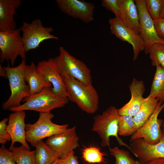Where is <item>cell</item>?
Instances as JSON below:
<instances>
[{
    "label": "cell",
    "mask_w": 164,
    "mask_h": 164,
    "mask_svg": "<svg viewBox=\"0 0 164 164\" xmlns=\"http://www.w3.org/2000/svg\"><path fill=\"white\" fill-rule=\"evenodd\" d=\"M132 116L127 115H120L118 131L119 135L127 136L132 135L137 130Z\"/></svg>",
    "instance_id": "obj_26"
},
{
    "label": "cell",
    "mask_w": 164,
    "mask_h": 164,
    "mask_svg": "<svg viewBox=\"0 0 164 164\" xmlns=\"http://www.w3.org/2000/svg\"><path fill=\"white\" fill-rule=\"evenodd\" d=\"M21 5L20 0H0V31L17 29L14 17Z\"/></svg>",
    "instance_id": "obj_18"
},
{
    "label": "cell",
    "mask_w": 164,
    "mask_h": 164,
    "mask_svg": "<svg viewBox=\"0 0 164 164\" xmlns=\"http://www.w3.org/2000/svg\"><path fill=\"white\" fill-rule=\"evenodd\" d=\"M131 98L129 101L118 109L120 115H127L134 116L140 109L144 99L143 94L145 90L142 80L134 78L129 86Z\"/></svg>",
    "instance_id": "obj_17"
},
{
    "label": "cell",
    "mask_w": 164,
    "mask_h": 164,
    "mask_svg": "<svg viewBox=\"0 0 164 164\" xmlns=\"http://www.w3.org/2000/svg\"><path fill=\"white\" fill-rule=\"evenodd\" d=\"M20 28L13 30L0 31V62L9 61L13 67L18 56L26 59Z\"/></svg>",
    "instance_id": "obj_8"
},
{
    "label": "cell",
    "mask_w": 164,
    "mask_h": 164,
    "mask_svg": "<svg viewBox=\"0 0 164 164\" xmlns=\"http://www.w3.org/2000/svg\"><path fill=\"white\" fill-rule=\"evenodd\" d=\"M76 130V127L74 126L46 139L45 142L53 150L58 159L65 157L79 146V138Z\"/></svg>",
    "instance_id": "obj_10"
},
{
    "label": "cell",
    "mask_w": 164,
    "mask_h": 164,
    "mask_svg": "<svg viewBox=\"0 0 164 164\" xmlns=\"http://www.w3.org/2000/svg\"><path fill=\"white\" fill-rule=\"evenodd\" d=\"M56 161L59 164H80L75 155L74 151L63 158L58 159Z\"/></svg>",
    "instance_id": "obj_34"
},
{
    "label": "cell",
    "mask_w": 164,
    "mask_h": 164,
    "mask_svg": "<svg viewBox=\"0 0 164 164\" xmlns=\"http://www.w3.org/2000/svg\"><path fill=\"white\" fill-rule=\"evenodd\" d=\"M138 14L140 35L145 43V53L148 54L151 46L162 40L157 36L153 20L146 9L145 0H135Z\"/></svg>",
    "instance_id": "obj_14"
},
{
    "label": "cell",
    "mask_w": 164,
    "mask_h": 164,
    "mask_svg": "<svg viewBox=\"0 0 164 164\" xmlns=\"http://www.w3.org/2000/svg\"><path fill=\"white\" fill-rule=\"evenodd\" d=\"M0 75L6 78V72L3 67H2L1 64L0 65Z\"/></svg>",
    "instance_id": "obj_36"
},
{
    "label": "cell",
    "mask_w": 164,
    "mask_h": 164,
    "mask_svg": "<svg viewBox=\"0 0 164 164\" xmlns=\"http://www.w3.org/2000/svg\"><path fill=\"white\" fill-rule=\"evenodd\" d=\"M68 101L54 93L51 87L46 88L25 98L22 101L25 102L24 103L10 111L31 110L39 113H46L53 109L63 107Z\"/></svg>",
    "instance_id": "obj_5"
},
{
    "label": "cell",
    "mask_w": 164,
    "mask_h": 164,
    "mask_svg": "<svg viewBox=\"0 0 164 164\" xmlns=\"http://www.w3.org/2000/svg\"><path fill=\"white\" fill-rule=\"evenodd\" d=\"M0 164H17L13 152L4 145L0 148Z\"/></svg>",
    "instance_id": "obj_30"
},
{
    "label": "cell",
    "mask_w": 164,
    "mask_h": 164,
    "mask_svg": "<svg viewBox=\"0 0 164 164\" xmlns=\"http://www.w3.org/2000/svg\"><path fill=\"white\" fill-rule=\"evenodd\" d=\"M56 161L54 163H53V164H59L56 161Z\"/></svg>",
    "instance_id": "obj_40"
},
{
    "label": "cell",
    "mask_w": 164,
    "mask_h": 164,
    "mask_svg": "<svg viewBox=\"0 0 164 164\" xmlns=\"http://www.w3.org/2000/svg\"><path fill=\"white\" fill-rule=\"evenodd\" d=\"M101 3L102 6L112 12L115 17H120V0H102Z\"/></svg>",
    "instance_id": "obj_31"
},
{
    "label": "cell",
    "mask_w": 164,
    "mask_h": 164,
    "mask_svg": "<svg viewBox=\"0 0 164 164\" xmlns=\"http://www.w3.org/2000/svg\"><path fill=\"white\" fill-rule=\"evenodd\" d=\"M60 10L65 14L87 23L94 20L95 6L93 3L79 0H56Z\"/></svg>",
    "instance_id": "obj_15"
},
{
    "label": "cell",
    "mask_w": 164,
    "mask_h": 164,
    "mask_svg": "<svg viewBox=\"0 0 164 164\" xmlns=\"http://www.w3.org/2000/svg\"><path fill=\"white\" fill-rule=\"evenodd\" d=\"M26 59H22L20 63L15 67H3L9 81L11 95L2 105L3 110L10 111L19 106L24 99L30 95L28 85L24 77Z\"/></svg>",
    "instance_id": "obj_3"
},
{
    "label": "cell",
    "mask_w": 164,
    "mask_h": 164,
    "mask_svg": "<svg viewBox=\"0 0 164 164\" xmlns=\"http://www.w3.org/2000/svg\"><path fill=\"white\" fill-rule=\"evenodd\" d=\"M148 54L152 66L164 67V44L160 42L155 43L151 46Z\"/></svg>",
    "instance_id": "obj_27"
},
{
    "label": "cell",
    "mask_w": 164,
    "mask_h": 164,
    "mask_svg": "<svg viewBox=\"0 0 164 164\" xmlns=\"http://www.w3.org/2000/svg\"><path fill=\"white\" fill-rule=\"evenodd\" d=\"M155 30L158 37L164 41V19L159 18L153 20Z\"/></svg>",
    "instance_id": "obj_33"
},
{
    "label": "cell",
    "mask_w": 164,
    "mask_h": 164,
    "mask_svg": "<svg viewBox=\"0 0 164 164\" xmlns=\"http://www.w3.org/2000/svg\"><path fill=\"white\" fill-rule=\"evenodd\" d=\"M61 75L69 95L68 101L75 103L87 113H95L99 108V98L92 85L87 86L65 74Z\"/></svg>",
    "instance_id": "obj_1"
},
{
    "label": "cell",
    "mask_w": 164,
    "mask_h": 164,
    "mask_svg": "<svg viewBox=\"0 0 164 164\" xmlns=\"http://www.w3.org/2000/svg\"><path fill=\"white\" fill-rule=\"evenodd\" d=\"M36 69L43 76L46 81L51 84L52 90L54 93L63 98L68 100L69 95L65 84L53 58L39 62L36 65Z\"/></svg>",
    "instance_id": "obj_11"
},
{
    "label": "cell",
    "mask_w": 164,
    "mask_h": 164,
    "mask_svg": "<svg viewBox=\"0 0 164 164\" xmlns=\"http://www.w3.org/2000/svg\"><path fill=\"white\" fill-rule=\"evenodd\" d=\"M53 59L61 74H65L87 86L92 84L91 71L83 62L71 55L63 47Z\"/></svg>",
    "instance_id": "obj_6"
},
{
    "label": "cell",
    "mask_w": 164,
    "mask_h": 164,
    "mask_svg": "<svg viewBox=\"0 0 164 164\" xmlns=\"http://www.w3.org/2000/svg\"><path fill=\"white\" fill-rule=\"evenodd\" d=\"M54 117L50 112L39 113V118L36 122L26 124V141L35 147L40 141L62 133L68 128L67 124L59 125L52 122L51 120Z\"/></svg>",
    "instance_id": "obj_4"
},
{
    "label": "cell",
    "mask_w": 164,
    "mask_h": 164,
    "mask_svg": "<svg viewBox=\"0 0 164 164\" xmlns=\"http://www.w3.org/2000/svg\"><path fill=\"white\" fill-rule=\"evenodd\" d=\"M120 115L119 110L114 106H110L94 118L92 130L99 136L102 147L110 146V137H114L121 146L126 147L131 152L129 146L118 136L119 120Z\"/></svg>",
    "instance_id": "obj_2"
},
{
    "label": "cell",
    "mask_w": 164,
    "mask_h": 164,
    "mask_svg": "<svg viewBox=\"0 0 164 164\" xmlns=\"http://www.w3.org/2000/svg\"><path fill=\"white\" fill-rule=\"evenodd\" d=\"M146 164H164V158H159L154 159Z\"/></svg>",
    "instance_id": "obj_35"
},
{
    "label": "cell",
    "mask_w": 164,
    "mask_h": 164,
    "mask_svg": "<svg viewBox=\"0 0 164 164\" xmlns=\"http://www.w3.org/2000/svg\"><path fill=\"white\" fill-rule=\"evenodd\" d=\"M160 18L164 19V4L162 8Z\"/></svg>",
    "instance_id": "obj_37"
},
{
    "label": "cell",
    "mask_w": 164,
    "mask_h": 164,
    "mask_svg": "<svg viewBox=\"0 0 164 164\" xmlns=\"http://www.w3.org/2000/svg\"><path fill=\"white\" fill-rule=\"evenodd\" d=\"M82 155L84 160L89 163H101L105 162V154L99 148L95 146L84 148Z\"/></svg>",
    "instance_id": "obj_25"
},
{
    "label": "cell",
    "mask_w": 164,
    "mask_h": 164,
    "mask_svg": "<svg viewBox=\"0 0 164 164\" xmlns=\"http://www.w3.org/2000/svg\"><path fill=\"white\" fill-rule=\"evenodd\" d=\"M24 73L25 80L29 87L30 95L38 93L45 88L51 87V84L46 81L43 76L37 71L36 66L33 62L26 65Z\"/></svg>",
    "instance_id": "obj_20"
},
{
    "label": "cell",
    "mask_w": 164,
    "mask_h": 164,
    "mask_svg": "<svg viewBox=\"0 0 164 164\" xmlns=\"http://www.w3.org/2000/svg\"><path fill=\"white\" fill-rule=\"evenodd\" d=\"M136 164H142L138 161H136Z\"/></svg>",
    "instance_id": "obj_39"
},
{
    "label": "cell",
    "mask_w": 164,
    "mask_h": 164,
    "mask_svg": "<svg viewBox=\"0 0 164 164\" xmlns=\"http://www.w3.org/2000/svg\"><path fill=\"white\" fill-rule=\"evenodd\" d=\"M119 18L124 24L140 35L139 16L137 6L133 0H120Z\"/></svg>",
    "instance_id": "obj_19"
},
{
    "label": "cell",
    "mask_w": 164,
    "mask_h": 164,
    "mask_svg": "<svg viewBox=\"0 0 164 164\" xmlns=\"http://www.w3.org/2000/svg\"><path fill=\"white\" fill-rule=\"evenodd\" d=\"M26 113L23 111H15L9 115L7 130L11 137V143L9 149L10 151L16 142H19L26 149L30 150L26 138Z\"/></svg>",
    "instance_id": "obj_16"
},
{
    "label": "cell",
    "mask_w": 164,
    "mask_h": 164,
    "mask_svg": "<svg viewBox=\"0 0 164 164\" xmlns=\"http://www.w3.org/2000/svg\"><path fill=\"white\" fill-rule=\"evenodd\" d=\"M111 33L121 41L131 44L133 51V60H136L139 53L145 49V43L140 35L126 26L119 18L115 17L108 20Z\"/></svg>",
    "instance_id": "obj_13"
},
{
    "label": "cell",
    "mask_w": 164,
    "mask_h": 164,
    "mask_svg": "<svg viewBox=\"0 0 164 164\" xmlns=\"http://www.w3.org/2000/svg\"><path fill=\"white\" fill-rule=\"evenodd\" d=\"M146 9L153 20L160 18L164 0H145Z\"/></svg>",
    "instance_id": "obj_29"
},
{
    "label": "cell",
    "mask_w": 164,
    "mask_h": 164,
    "mask_svg": "<svg viewBox=\"0 0 164 164\" xmlns=\"http://www.w3.org/2000/svg\"><path fill=\"white\" fill-rule=\"evenodd\" d=\"M162 126V128H163V129L164 130V122H163Z\"/></svg>",
    "instance_id": "obj_41"
},
{
    "label": "cell",
    "mask_w": 164,
    "mask_h": 164,
    "mask_svg": "<svg viewBox=\"0 0 164 164\" xmlns=\"http://www.w3.org/2000/svg\"><path fill=\"white\" fill-rule=\"evenodd\" d=\"M20 29L25 52L38 48L43 41L49 39L58 40V37L51 33L54 31L51 26L45 27L41 20L36 19L30 23L22 22Z\"/></svg>",
    "instance_id": "obj_7"
},
{
    "label": "cell",
    "mask_w": 164,
    "mask_h": 164,
    "mask_svg": "<svg viewBox=\"0 0 164 164\" xmlns=\"http://www.w3.org/2000/svg\"><path fill=\"white\" fill-rule=\"evenodd\" d=\"M159 103L156 99L149 96L144 98L137 114L133 117L137 129L148 119L155 111Z\"/></svg>",
    "instance_id": "obj_21"
},
{
    "label": "cell",
    "mask_w": 164,
    "mask_h": 164,
    "mask_svg": "<svg viewBox=\"0 0 164 164\" xmlns=\"http://www.w3.org/2000/svg\"><path fill=\"white\" fill-rule=\"evenodd\" d=\"M9 118H3L0 122V143L4 145L7 141L11 140V137L7 130V122Z\"/></svg>",
    "instance_id": "obj_32"
},
{
    "label": "cell",
    "mask_w": 164,
    "mask_h": 164,
    "mask_svg": "<svg viewBox=\"0 0 164 164\" xmlns=\"http://www.w3.org/2000/svg\"><path fill=\"white\" fill-rule=\"evenodd\" d=\"M149 96L162 104L164 102V67L156 66Z\"/></svg>",
    "instance_id": "obj_22"
},
{
    "label": "cell",
    "mask_w": 164,
    "mask_h": 164,
    "mask_svg": "<svg viewBox=\"0 0 164 164\" xmlns=\"http://www.w3.org/2000/svg\"><path fill=\"white\" fill-rule=\"evenodd\" d=\"M164 108V102H159L155 111L147 121L132 136L130 140L142 138L150 144L158 143L162 137L161 127L163 120L158 119V116Z\"/></svg>",
    "instance_id": "obj_12"
},
{
    "label": "cell",
    "mask_w": 164,
    "mask_h": 164,
    "mask_svg": "<svg viewBox=\"0 0 164 164\" xmlns=\"http://www.w3.org/2000/svg\"><path fill=\"white\" fill-rule=\"evenodd\" d=\"M13 152L17 164H36L35 150L30 151L22 145L18 147H13Z\"/></svg>",
    "instance_id": "obj_24"
},
{
    "label": "cell",
    "mask_w": 164,
    "mask_h": 164,
    "mask_svg": "<svg viewBox=\"0 0 164 164\" xmlns=\"http://www.w3.org/2000/svg\"><path fill=\"white\" fill-rule=\"evenodd\" d=\"M162 137L159 142L150 144L142 138L130 140L131 152L142 164L159 158H164V130L162 129Z\"/></svg>",
    "instance_id": "obj_9"
},
{
    "label": "cell",
    "mask_w": 164,
    "mask_h": 164,
    "mask_svg": "<svg viewBox=\"0 0 164 164\" xmlns=\"http://www.w3.org/2000/svg\"><path fill=\"white\" fill-rule=\"evenodd\" d=\"M110 152L115 159V164H136V161L131 156L127 151L115 147L110 149Z\"/></svg>",
    "instance_id": "obj_28"
},
{
    "label": "cell",
    "mask_w": 164,
    "mask_h": 164,
    "mask_svg": "<svg viewBox=\"0 0 164 164\" xmlns=\"http://www.w3.org/2000/svg\"><path fill=\"white\" fill-rule=\"evenodd\" d=\"M36 164H53L58 159L50 147L43 140L35 145Z\"/></svg>",
    "instance_id": "obj_23"
},
{
    "label": "cell",
    "mask_w": 164,
    "mask_h": 164,
    "mask_svg": "<svg viewBox=\"0 0 164 164\" xmlns=\"http://www.w3.org/2000/svg\"><path fill=\"white\" fill-rule=\"evenodd\" d=\"M158 42L164 44V41L160 40V41H158Z\"/></svg>",
    "instance_id": "obj_38"
}]
</instances>
